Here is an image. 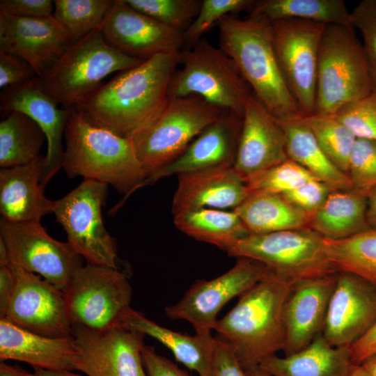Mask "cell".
<instances>
[{"instance_id":"6da1fadb","label":"cell","mask_w":376,"mask_h":376,"mask_svg":"<svg viewBox=\"0 0 376 376\" xmlns=\"http://www.w3.org/2000/svg\"><path fill=\"white\" fill-rule=\"evenodd\" d=\"M179 52L156 55L120 72L75 108L89 124L124 138L148 126L166 105Z\"/></svg>"},{"instance_id":"7a4b0ae2","label":"cell","mask_w":376,"mask_h":376,"mask_svg":"<svg viewBox=\"0 0 376 376\" xmlns=\"http://www.w3.org/2000/svg\"><path fill=\"white\" fill-rule=\"evenodd\" d=\"M293 284L269 270L217 321V337L231 347L244 370L283 350L284 306Z\"/></svg>"},{"instance_id":"3957f363","label":"cell","mask_w":376,"mask_h":376,"mask_svg":"<svg viewBox=\"0 0 376 376\" xmlns=\"http://www.w3.org/2000/svg\"><path fill=\"white\" fill-rule=\"evenodd\" d=\"M219 48L235 63L253 95L278 120L304 116L274 52L270 22L227 15L217 24Z\"/></svg>"},{"instance_id":"277c9868","label":"cell","mask_w":376,"mask_h":376,"mask_svg":"<svg viewBox=\"0 0 376 376\" xmlns=\"http://www.w3.org/2000/svg\"><path fill=\"white\" fill-rule=\"evenodd\" d=\"M62 168L78 175L111 185L127 198L144 187L146 176L130 138L91 125L70 108L64 132Z\"/></svg>"},{"instance_id":"5b68a950","label":"cell","mask_w":376,"mask_h":376,"mask_svg":"<svg viewBox=\"0 0 376 376\" xmlns=\"http://www.w3.org/2000/svg\"><path fill=\"white\" fill-rule=\"evenodd\" d=\"M226 112L197 95L169 98L159 116L130 137L146 176L144 186Z\"/></svg>"},{"instance_id":"8992f818","label":"cell","mask_w":376,"mask_h":376,"mask_svg":"<svg viewBox=\"0 0 376 376\" xmlns=\"http://www.w3.org/2000/svg\"><path fill=\"white\" fill-rule=\"evenodd\" d=\"M354 29L326 25L320 41L313 114L334 116L373 92L363 45Z\"/></svg>"},{"instance_id":"52a82bcc","label":"cell","mask_w":376,"mask_h":376,"mask_svg":"<svg viewBox=\"0 0 376 376\" xmlns=\"http://www.w3.org/2000/svg\"><path fill=\"white\" fill-rule=\"evenodd\" d=\"M143 61L111 47L97 29L71 44L38 82L61 107L70 109L100 87L109 75Z\"/></svg>"},{"instance_id":"ba28073f","label":"cell","mask_w":376,"mask_h":376,"mask_svg":"<svg viewBox=\"0 0 376 376\" xmlns=\"http://www.w3.org/2000/svg\"><path fill=\"white\" fill-rule=\"evenodd\" d=\"M179 56L182 67L171 81L169 98L197 95L242 117L253 93L230 57L204 38Z\"/></svg>"},{"instance_id":"9c48e42d","label":"cell","mask_w":376,"mask_h":376,"mask_svg":"<svg viewBox=\"0 0 376 376\" xmlns=\"http://www.w3.org/2000/svg\"><path fill=\"white\" fill-rule=\"evenodd\" d=\"M226 252L260 263L294 283L338 272L327 256L324 237L310 228L249 234Z\"/></svg>"},{"instance_id":"30bf717a","label":"cell","mask_w":376,"mask_h":376,"mask_svg":"<svg viewBox=\"0 0 376 376\" xmlns=\"http://www.w3.org/2000/svg\"><path fill=\"white\" fill-rule=\"evenodd\" d=\"M72 324L96 331L123 326L132 308V289L119 269L87 263L63 290Z\"/></svg>"},{"instance_id":"8fae6325","label":"cell","mask_w":376,"mask_h":376,"mask_svg":"<svg viewBox=\"0 0 376 376\" xmlns=\"http://www.w3.org/2000/svg\"><path fill=\"white\" fill-rule=\"evenodd\" d=\"M107 187L106 183L84 179L54 201L53 214L65 230L68 242L87 263L118 269L117 245L102 218Z\"/></svg>"},{"instance_id":"7c38bea8","label":"cell","mask_w":376,"mask_h":376,"mask_svg":"<svg viewBox=\"0 0 376 376\" xmlns=\"http://www.w3.org/2000/svg\"><path fill=\"white\" fill-rule=\"evenodd\" d=\"M274 52L288 89L304 116L315 101L319 48L326 25L285 19L270 22Z\"/></svg>"},{"instance_id":"4fadbf2b","label":"cell","mask_w":376,"mask_h":376,"mask_svg":"<svg viewBox=\"0 0 376 376\" xmlns=\"http://www.w3.org/2000/svg\"><path fill=\"white\" fill-rule=\"evenodd\" d=\"M0 238L7 248L10 263L38 274L62 291L83 258L67 242L52 237L40 221L10 222L1 219Z\"/></svg>"},{"instance_id":"5bb4252c","label":"cell","mask_w":376,"mask_h":376,"mask_svg":"<svg viewBox=\"0 0 376 376\" xmlns=\"http://www.w3.org/2000/svg\"><path fill=\"white\" fill-rule=\"evenodd\" d=\"M237 259L231 269L219 276L195 282L179 301L165 308L166 316L187 321L196 334H211L225 304L255 285L269 271L260 263Z\"/></svg>"},{"instance_id":"9a60e30c","label":"cell","mask_w":376,"mask_h":376,"mask_svg":"<svg viewBox=\"0 0 376 376\" xmlns=\"http://www.w3.org/2000/svg\"><path fill=\"white\" fill-rule=\"evenodd\" d=\"M75 370L87 376H148L142 359L145 335L123 326L96 331L72 324Z\"/></svg>"},{"instance_id":"2e32d148","label":"cell","mask_w":376,"mask_h":376,"mask_svg":"<svg viewBox=\"0 0 376 376\" xmlns=\"http://www.w3.org/2000/svg\"><path fill=\"white\" fill-rule=\"evenodd\" d=\"M10 265L15 284L4 315L0 319L41 336L72 337L63 291L40 276Z\"/></svg>"},{"instance_id":"e0dca14e","label":"cell","mask_w":376,"mask_h":376,"mask_svg":"<svg viewBox=\"0 0 376 376\" xmlns=\"http://www.w3.org/2000/svg\"><path fill=\"white\" fill-rule=\"evenodd\" d=\"M107 43L120 52L142 61L156 55L180 52L184 31L168 26L114 0L100 29Z\"/></svg>"},{"instance_id":"ac0fdd59","label":"cell","mask_w":376,"mask_h":376,"mask_svg":"<svg viewBox=\"0 0 376 376\" xmlns=\"http://www.w3.org/2000/svg\"><path fill=\"white\" fill-rule=\"evenodd\" d=\"M376 322V285L350 272H338L322 335L334 347H349Z\"/></svg>"},{"instance_id":"d6986e66","label":"cell","mask_w":376,"mask_h":376,"mask_svg":"<svg viewBox=\"0 0 376 376\" xmlns=\"http://www.w3.org/2000/svg\"><path fill=\"white\" fill-rule=\"evenodd\" d=\"M71 44L66 30L53 15L25 18L0 13V51L25 61L38 78Z\"/></svg>"},{"instance_id":"ffe728a7","label":"cell","mask_w":376,"mask_h":376,"mask_svg":"<svg viewBox=\"0 0 376 376\" xmlns=\"http://www.w3.org/2000/svg\"><path fill=\"white\" fill-rule=\"evenodd\" d=\"M59 106L42 88L38 78L1 92L0 110L3 117L15 111L24 113L39 125L46 136L47 150L41 180L44 187L62 168L64 151L62 137L70 109Z\"/></svg>"},{"instance_id":"44dd1931","label":"cell","mask_w":376,"mask_h":376,"mask_svg":"<svg viewBox=\"0 0 376 376\" xmlns=\"http://www.w3.org/2000/svg\"><path fill=\"white\" fill-rule=\"evenodd\" d=\"M288 159L279 120L251 95L244 106L234 169L246 180Z\"/></svg>"},{"instance_id":"7402d4cb","label":"cell","mask_w":376,"mask_h":376,"mask_svg":"<svg viewBox=\"0 0 376 376\" xmlns=\"http://www.w3.org/2000/svg\"><path fill=\"white\" fill-rule=\"evenodd\" d=\"M337 274L293 284L283 311L285 355L304 349L322 334Z\"/></svg>"},{"instance_id":"603a6c76","label":"cell","mask_w":376,"mask_h":376,"mask_svg":"<svg viewBox=\"0 0 376 376\" xmlns=\"http://www.w3.org/2000/svg\"><path fill=\"white\" fill-rule=\"evenodd\" d=\"M172 201L174 216L201 208L233 210L251 191L234 166H220L178 175Z\"/></svg>"},{"instance_id":"cb8c5ba5","label":"cell","mask_w":376,"mask_h":376,"mask_svg":"<svg viewBox=\"0 0 376 376\" xmlns=\"http://www.w3.org/2000/svg\"><path fill=\"white\" fill-rule=\"evenodd\" d=\"M242 125V117L224 113L207 126L185 152L154 178L220 166H234Z\"/></svg>"},{"instance_id":"d4e9b609","label":"cell","mask_w":376,"mask_h":376,"mask_svg":"<svg viewBox=\"0 0 376 376\" xmlns=\"http://www.w3.org/2000/svg\"><path fill=\"white\" fill-rule=\"evenodd\" d=\"M45 156L29 163L0 170V213L10 222L40 221L53 213V202L41 184Z\"/></svg>"},{"instance_id":"484cf974","label":"cell","mask_w":376,"mask_h":376,"mask_svg":"<svg viewBox=\"0 0 376 376\" xmlns=\"http://www.w3.org/2000/svg\"><path fill=\"white\" fill-rule=\"evenodd\" d=\"M73 336L54 338L19 328L0 319V360L26 363L33 368L75 370Z\"/></svg>"},{"instance_id":"4316f807","label":"cell","mask_w":376,"mask_h":376,"mask_svg":"<svg viewBox=\"0 0 376 376\" xmlns=\"http://www.w3.org/2000/svg\"><path fill=\"white\" fill-rule=\"evenodd\" d=\"M123 326L155 338L169 348L178 361L199 376H213L217 338L212 334L191 336L175 331L132 308L125 315Z\"/></svg>"},{"instance_id":"83f0119b","label":"cell","mask_w":376,"mask_h":376,"mask_svg":"<svg viewBox=\"0 0 376 376\" xmlns=\"http://www.w3.org/2000/svg\"><path fill=\"white\" fill-rule=\"evenodd\" d=\"M354 365L349 347H334L320 334L304 349L273 355L259 366L272 376H350Z\"/></svg>"},{"instance_id":"f1b7e54d","label":"cell","mask_w":376,"mask_h":376,"mask_svg":"<svg viewBox=\"0 0 376 376\" xmlns=\"http://www.w3.org/2000/svg\"><path fill=\"white\" fill-rule=\"evenodd\" d=\"M279 122L284 132L288 159L334 189H353L349 177L336 167L324 154L304 116Z\"/></svg>"},{"instance_id":"f546056e","label":"cell","mask_w":376,"mask_h":376,"mask_svg":"<svg viewBox=\"0 0 376 376\" xmlns=\"http://www.w3.org/2000/svg\"><path fill=\"white\" fill-rule=\"evenodd\" d=\"M367 196L354 189L333 190L311 214L309 228L329 240H342L370 229Z\"/></svg>"},{"instance_id":"4dcf8cb0","label":"cell","mask_w":376,"mask_h":376,"mask_svg":"<svg viewBox=\"0 0 376 376\" xmlns=\"http://www.w3.org/2000/svg\"><path fill=\"white\" fill-rule=\"evenodd\" d=\"M250 234L309 228L311 214L281 194L251 191L234 210Z\"/></svg>"},{"instance_id":"1f68e13d","label":"cell","mask_w":376,"mask_h":376,"mask_svg":"<svg viewBox=\"0 0 376 376\" xmlns=\"http://www.w3.org/2000/svg\"><path fill=\"white\" fill-rule=\"evenodd\" d=\"M174 224L187 235L225 251L250 234L234 210L214 208L190 210L174 216Z\"/></svg>"},{"instance_id":"d6a6232c","label":"cell","mask_w":376,"mask_h":376,"mask_svg":"<svg viewBox=\"0 0 376 376\" xmlns=\"http://www.w3.org/2000/svg\"><path fill=\"white\" fill-rule=\"evenodd\" d=\"M249 16L274 22L285 19L334 24L354 29L343 0H263L257 1Z\"/></svg>"},{"instance_id":"836d02e7","label":"cell","mask_w":376,"mask_h":376,"mask_svg":"<svg viewBox=\"0 0 376 376\" xmlns=\"http://www.w3.org/2000/svg\"><path fill=\"white\" fill-rule=\"evenodd\" d=\"M47 141L39 125L26 114L12 111L0 123V166L6 169L31 162L40 155Z\"/></svg>"},{"instance_id":"e575fe53","label":"cell","mask_w":376,"mask_h":376,"mask_svg":"<svg viewBox=\"0 0 376 376\" xmlns=\"http://www.w3.org/2000/svg\"><path fill=\"white\" fill-rule=\"evenodd\" d=\"M327 256L338 272L356 274L376 285V230L342 240L324 238Z\"/></svg>"},{"instance_id":"d590c367","label":"cell","mask_w":376,"mask_h":376,"mask_svg":"<svg viewBox=\"0 0 376 376\" xmlns=\"http://www.w3.org/2000/svg\"><path fill=\"white\" fill-rule=\"evenodd\" d=\"M114 0H54L53 16L63 26L72 44L100 29Z\"/></svg>"},{"instance_id":"8d00e7d4","label":"cell","mask_w":376,"mask_h":376,"mask_svg":"<svg viewBox=\"0 0 376 376\" xmlns=\"http://www.w3.org/2000/svg\"><path fill=\"white\" fill-rule=\"evenodd\" d=\"M304 120L329 159L348 176L354 135L333 116L312 114L304 116Z\"/></svg>"},{"instance_id":"74e56055","label":"cell","mask_w":376,"mask_h":376,"mask_svg":"<svg viewBox=\"0 0 376 376\" xmlns=\"http://www.w3.org/2000/svg\"><path fill=\"white\" fill-rule=\"evenodd\" d=\"M135 10L185 31L198 15L201 0H125Z\"/></svg>"},{"instance_id":"f35d334b","label":"cell","mask_w":376,"mask_h":376,"mask_svg":"<svg viewBox=\"0 0 376 376\" xmlns=\"http://www.w3.org/2000/svg\"><path fill=\"white\" fill-rule=\"evenodd\" d=\"M315 178L302 166L288 159L245 180L250 191L283 194Z\"/></svg>"},{"instance_id":"ab89813d","label":"cell","mask_w":376,"mask_h":376,"mask_svg":"<svg viewBox=\"0 0 376 376\" xmlns=\"http://www.w3.org/2000/svg\"><path fill=\"white\" fill-rule=\"evenodd\" d=\"M256 3L253 0H203L198 15L184 31L185 44L193 46L223 17L244 10L251 12Z\"/></svg>"},{"instance_id":"60d3db41","label":"cell","mask_w":376,"mask_h":376,"mask_svg":"<svg viewBox=\"0 0 376 376\" xmlns=\"http://www.w3.org/2000/svg\"><path fill=\"white\" fill-rule=\"evenodd\" d=\"M357 139L376 141V93L350 102L334 116Z\"/></svg>"},{"instance_id":"b9f144b4","label":"cell","mask_w":376,"mask_h":376,"mask_svg":"<svg viewBox=\"0 0 376 376\" xmlns=\"http://www.w3.org/2000/svg\"><path fill=\"white\" fill-rule=\"evenodd\" d=\"M348 177L353 189L364 194L376 186V141L357 139L349 160Z\"/></svg>"},{"instance_id":"7bdbcfd3","label":"cell","mask_w":376,"mask_h":376,"mask_svg":"<svg viewBox=\"0 0 376 376\" xmlns=\"http://www.w3.org/2000/svg\"><path fill=\"white\" fill-rule=\"evenodd\" d=\"M351 21L363 37L373 89L376 93V0L359 2L351 12Z\"/></svg>"},{"instance_id":"ee69618b","label":"cell","mask_w":376,"mask_h":376,"mask_svg":"<svg viewBox=\"0 0 376 376\" xmlns=\"http://www.w3.org/2000/svg\"><path fill=\"white\" fill-rule=\"evenodd\" d=\"M333 190L335 189L327 184L312 178L281 195L293 205L311 214L323 204Z\"/></svg>"},{"instance_id":"f6af8a7d","label":"cell","mask_w":376,"mask_h":376,"mask_svg":"<svg viewBox=\"0 0 376 376\" xmlns=\"http://www.w3.org/2000/svg\"><path fill=\"white\" fill-rule=\"evenodd\" d=\"M38 78L23 59L0 51V88L2 90L28 83Z\"/></svg>"},{"instance_id":"bcb514c9","label":"cell","mask_w":376,"mask_h":376,"mask_svg":"<svg viewBox=\"0 0 376 376\" xmlns=\"http://www.w3.org/2000/svg\"><path fill=\"white\" fill-rule=\"evenodd\" d=\"M52 0H1L0 13L25 18L45 17L53 15Z\"/></svg>"},{"instance_id":"7dc6e473","label":"cell","mask_w":376,"mask_h":376,"mask_svg":"<svg viewBox=\"0 0 376 376\" xmlns=\"http://www.w3.org/2000/svg\"><path fill=\"white\" fill-rule=\"evenodd\" d=\"M141 354L148 376H189L171 360L157 354L152 346L144 344Z\"/></svg>"},{"instance_id":"c3c4849f","label":"cell","mask_w":376,"mask_h":376,"mask_svg":"<svg viewBox=\"0 0 376 376\" xmlns=\"http://www.w3.org/2000/svg\"><path fill=\"white\" fill-rule=\"evenodd\" d=\"M217 338L213 376H247L231 347Z\"/></svg>"},{"instance_id":"681fc988","label":"cell","mask_w":376,"mask_h":376,"mask_svg":"<svg viewBox=\"0 0 376 376\" xmlns=\"http://www.w3.org/2000/svg\"><path fill=\"white\" fill-rule=\"evenodd\" d=\"M352 361L361 365L368 358L376 354V322L359 339L350 346Z\"/></svg>"},{"instance_id":"f907efd6","label":"cell","mask_w":376,"mask_h":376,"mask_svg":"<svg viewBox=\"0 0 376 376\" xmlns=\"http://www.w3.org/2000/svg\"><path fill=\"white\" fill-rule=\"evenodd\" d=\"M15 284V274L10 265H0V318L4 315Z\"/></svg>"},{"instance_id":"816d5d0a","label":"cell","mask_w":376,"mask_h":376,"mask_svg":"<svg viewBox=\"0 0 376 376\" xmlns=\"http://www.w3.org/2000/svg\"><path fill=\"white\" fill-rule=\"evenodd\" d=\"M366 219L369 228L376 230V186L367 194Z\"/></svg>"},{"instance_id":"f5cc1de1","label":"cell","mask_w":376,"mask_h":376,"mask_svg":"<svg viewBox=\"0 0 376 376\" xmlns=\"http://www.w3.org/2000/svg\"><path fill=\"white\" fill-rule=\"evenodd\" d=\"M0 376H34L27 370L18 366H13L6 363L0 362Z\"/></svg>"},{"instance_id":"db71d44e","label":"cell","mask_w":376,"mask_h":376,"mask_svg":"<svg viewBox=\"0 0 376 376\" xmlns=\"http://www.w3.org/2000/svg\"><path fill=\"white\" fill-rule=\"evenodd\" d=\"M33 374L34 376H83L79 374L73 373L71 370H47L39 368H34Z\"/></svg>"},{"instance_id":"11a10c76","label":"cell","mask_w":376,"mask_h":376,"mask_svg":"<svg viewBox=\"0 0 376 376\" xmlns=\"http://www.w3.org/2000/svg\"><path fill=\"white\" fill-rule=\"evenodd\" d=\"M360 366H361L370 376H376V354L368 358Z\"/></svg>"},{"instance_id":"9f6ffc18","label":"cell","mask_w":376,"mask_h":376,"mask_svg":"<svg viewBox=\"0 0 376 376\" xmlns=\"http://www.w3.org/2000/svg\"><path fill=\"white\" fill-rule=\"evenodd\" d=\"M247 376H272L260 366L245 370Z\"/></svg>"},{"instance_id":"6f0895ef","label":"cell","mask_w":376,"mask_h":376,"mask_svg":"<svg viewBox=\"0 0 376 376\" xmlns=\"http://www.w3.org/2000/svg\"><path fill=\"white\" fill-rule=\"evenodd\" d=\"M350 376H370L360 365H354Z\"/></svg>"}]
</instances>
